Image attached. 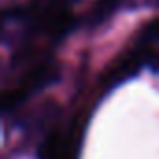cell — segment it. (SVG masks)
<instances>
[{
	"label": "cell",
	"instance_id": "7a4b0ae2",
	"mask_svg": "<svg viewBox=\"0 0 159 159\" xmlns=\"http://www.w3.org/2000/svg\"><path fill=\"white\" fill-rule=\"evenodd\" d=\"M84 122L73 124L69 129H56L52 131L43 146H41V159H77V148L81 142Z\"/></svg>",
	"mask_w": 159,
	"mask_h": 159
},
{
	"label": "cell",
	"instance_id": "3957f363",
	"mask_svg": "<svg viewBox=\"0 0 159 159\" xmlns=\"http://www.w3.org/2000/svg\"><path fill=\"white\" fill-rule=\"evenodd\" d=\"M54 77H56V67H54V66H51V64H47V62L36 66V67L23 79V81L19 83V86L13 88L11 94L6 96V111H10L11 107L19 105L28 94H32V92L39 90L41 86H45L47 83L54 81Z\"/></svg>",
	"mask_w": 159,
	"mask_h": 159
},
{
	"label": "cell",
	"instance_id": "6da1fadb",
	"mask_svg": "<svg viewBox=\"0 0 159 159\" xmlns=\"http://www.w3.org/2000/svg\"><path fill=\"white\" fill-rule=\"evenodd\" d=\"M142 67L159 73V17L146 23L133 43L112 62L105 73V84L114 86L116 83L137 75Z\"/></svg>",
	"mask_w": 159,
	"mask_h": 159
}]
</instances>
